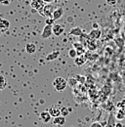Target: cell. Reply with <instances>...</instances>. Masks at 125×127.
Segmentation results:
<instances>
[{
    "mask_svg": "<svg viewBox=\"0 0 125 127\" xmlns=\"http://www.w3.org/2000/svg\"><path fill=\"white\" fill-rule=\"evenodd\" d=\"M67 86V81L64 79L63 77H56L54 81H53V87L56 91H59V92H62L63 91Z\"/></svg>",
    "mask_w": 125,
    "mask_h": 127,
    "instance_id": "obj_1",
    "label": "cell"
},
{
    "mask_svg": "<svg viewBox=\"0 0 125 127\" xmlns=\"http://www.w3.org/2000/svg\"><path fill=\"white\" fill-rule=\"evenodd\" d=\"M54 7L50 4H45V6L43 7L42 11L39 13L42 17H46V18H52L53 16V12H54Z\"/></svg>",
    "mask_w": 125,
    "mask_h": 127,
    "instance_id": "obj_2",
    "label": "cell"
},
{
    "mask_svg": "<svg viewBox=\"0 0 125 127\" xmlns=\"http://www.w3.org/2000/svg\"><path fill=\"white\" fill-rule=\"evenodd\" d=\"M61 108L62 107H60L59 105H52L47 109V111L52 117H57L61 115Z\"/></svg>",
    "mask_w": 125,
    "mask_h": 127,
    "instance_id": "obj_3",
    "label": "cell"
},
{
    "mask_svg": "<svg viewBox=\"0 0 125 127\" xmlns=\"http://www.w3.org/2000/svg\"><path fill=\"white\" fill-rule=\"evenodd\" d=\"M45 2L43 0H31V8H33L34 10H36L38 13H40L43 9V7L45 6Z\"/></svg>",
    "mask_w": 125,
    "mask_h": 127,
    "instance_id": "obj_4",
    "label": "cell"
},
{
    "mask_svg": "<svg viewBox=\"0 0 125 127\" xmlns=\"http://www.w3.org/2000/svg\"><path fill=\"white\" fill-rule=\"evenodd\" d=\"M53 33V26H50V25H46L41 32V38L42 39H48L51 37Z\"/></svg>",
    "mask_w": 125,
    "mask_h": 127,
    "instance_id": "obj_5",
    "label": "cell"
},
{
    "mask_svg": "<svg viewBox=\"0 0 125 127\" xmlns=\"http://www.w3.org/2000/svg\"><path fill=\"white\" fill-rule=\"evenodd\" d=\"M64 32V27L62 25H58V24H55L53 25V34L55 36H60L62 35Z\"/></svg>",
    "mask_w": 125,
    "mask_h": 127,
    "instance_id": "obj_6",
    "label": "cell"
},
{
    "mask_svg": "<svg viewBox=\"0 0 125 127\" xmlns=\"http://www.w3.org/2000/svg\"><path fill=\"white\" fill-rule=\"evenodd\" d=\"M39 118H40L41 122H43V123H49V122L51 121V119H52V116H51V114L48 112V111H42V112L40 113Z\"/></svg>",
    "mask_w": 125,
    "mask_h": 127,
    "instance_id": "obj_7",
    "label": "cell"
},
{
    "mask_svg": "<svg viewBox=\"0 0 125 127\" xmlns=\"http://www.w3.org/2000/svg\"><path fill=\"white\" fill-rule=\"evenodd\" d=\"M89 37L91 38V39H93V40H98L100 37H101V35H102V32L99 30V29H93L91 32H89Z\"/></svg>",
    "mask_w": 125,
    "mask_h": 127,
    "instance_id": "obj_8",
    "label": "cell"
},
{
    "mask_svg": "<svg viewBox=\"0 0 125 127\" xmlns=\"http://www.w3.org/2000/svg\"><path fill=\"white\" fill-rule=\"evenodd\" d=\"M10 28V22L6 19H0V32H6Z\"/></svg>",
    "mask_w": 125,
    "mask_h": 127,
    "instance_id": "obj_9",
    "label": "cell"
},
{
    "mask_svg": "<svg viewBox=\"0 0 125 127\" xmlns=\"http://www.w3.org/2000/svg\"><path fill=\"white\" fill-rule=\"evenodd\" d=\"M73 48L76 50L78 56H83L85 54V47L84 45H82L80 42H75L73 43Z\"/></svg>",
    "mask_w": 125,
    "mask_h": 127,
    "instance_id": "obj_10",
    "label": "cell"
},
{
    "mask_svg": "<svg viewBox=\"0 0 125 127\" xmlns=\"http://www.w3.org/2000/svg\"><path fill=\"white\" fill-rule=\"evenodd\" d=\"M62 15H63V9H62V7H58V8H56L54 10L52 18H53L54 21H57V20H60Z\"/></svg>",
    "mask_w": 125,
    "mask_h": 127,
    "instance_id": "obj_11",
    "label": "cell"
},
{
    "mask_svg": "<svg viewBox=\"0 0 125 127\" xmlns=\"http://www.w3.org/2000/svg\"><path fill=\"white\" fill-rule=\"evenodd\" d=\"M61 55V52L59 51V50H57V51H54V52H52V53H49L48 55L46 56V58H45V60L46 61H54V60H56V59H58L59 58V56Z\"/></svg>",
    "mask_w": 125,
    "mask_h": 127,
    "instance_id": "obj_12",
    "label": "cell"
},
{
    "mask_svg": "<svg viewBox=\"0 0 125 127\" xmlns=\"http://www.w3.org/2000/svg\"><path fill=\"white\" fill-rule=\"evenodd\" d=\"M53 123H54L55 125H57V126H62V125H64V123H65V117L62 116V115L54 117Z\"/></svg>",
    "mask_w": 125,
    "mask_h": 127,
    "instance_id": "obj_13",
    "label": "cell"
},
{
    "mask_svg": "<svg viewBox=\"0 0 125 127\" xmlns=\"http://www.w3.org/2000/svg\"><path fill=\"white\" fill-rule=\"evenodd\" d=\"M85 63H86V58L83 56H77L74 59V64L76 66H82L83 64H85Z\"/></svg>",
    "mask_w": 125,
    "mask_h": 127,
    "instance_id": "obj_14",
    "label": "cell"
},
{
    "mask_svg": "<svg viewBox=\"0 0 125 127\" xmlns=\"http://www.w3.org/2000/svg\"><path fill=\"white\" fill-rule=\"evenodd\" d=\"M81 34H83V32H82V29H81L80 27H75V28H72V29L69 31V35L80 36Z\"/></svg>",
    "mask_w": 125,
    "mask_h": 127,
    "instance_id": "obj_15",
    "label": "cell"
},
{
    "mask_svg": "<svg viewBox=\"0 0 125 127\" xmlns=\"http://www.w3.org/2000/svg\"><path fill=\"white\" fill-rule=\"evenodd\" d=\"M95 41H96V40H93V39H91V38L88 39L87 43L85 44L86 47L88 48V50H90V51H95V50L97 49V44H96Z\"/></svg>",
    "mask_w": 125,
    "mask_h": 127,
    "instance_id": "obj_16",
    "label": "cell"
},
{
    "mask_svg": "<svg viewBox=\"0 0 125 127\" xmlns=\"http://www.w3.org/2000/svg\"><path fill=\"white\" fill-rule=\"evenodd\" d=\"M26 51L29 54H34L36 52V45L34 43H28L26 45Z\"/></svg>",
    "mask_w": 125,
    "mask_h": 127,
    "instance_id": "obj_17",
    "label": "cell"
},
{
    "mask_svg": "<svg viewBox=\"0 0 125 127\" xmlns=\"http://www.w3.org/2000/svg\"><path fill=\"white\" fill-rule=\"evenodd\" d=\"M66 81H67V85H68L69 87H71V88H74L78 83V81L75 76H70Z\"/></svg>",
    "mask_w": 125,
    "mask_h": 127,
    "instance_id": "obj_18",
    "label": "cell"
},
{
    "mask_svg": "<svg viewBox=\"0 0 125 127\" xmlns=\"http://www.w3.org/2000/svg\"><path fill=\"white\" fill-rule=\"evenodd\" d=\"M115 124H116V122H115V117H114L113 114L111 113V114L109 115V120H108V122H107V125L105 127H115Z\"/></svg>",
    "mask_w": 125,
    "mask_h": 127,
    "instance_id": "obj_19",
    "label": "cell"
},
{
    "mask_svg": "<svg viewBox=\"0 0 125 127\" xmlns=\"http://www.w3.org/2000/svg\"><path fill=\"white\" fill-rule=\"evenodd\" d=\"M6 86H7V78L4 75L0 74V91L5 89Z\"/></svg>",
    "mask_w": 125,
    "mask_h": 127,
    "instance_id": "obj_20",
    "label": "cell"
},
{
    "mask_svg": "<svg viewBox=\"0 0 125 127\" xmlns=\"http://www.w3.org/2000/svg\"><path fill=\"white\" fill-rule=\"evenodd\" d=\"M70 111H71V109H67V107H62L61 108V115L65 117L69 114Z\"/></svg>",
    "mask_w": 125,
    "mask_h": 127,
    "instance_id": "obj_21",
    "label": "cell"
},
{
    "mask_svg": "<svg viewBox=\"0 0 125 127\" xmlns=\"http://www.w3.org/2000/svg\"><path fill=\"white\" fill-rule=\"evenodd\" d=\"M68 56H69V58H71V59H75L78 56L76 50H75L74 48H70V49L68 50Z\"/></svg>",
    "mask_w": 125,
    "mask_h": 127,
    "instance_id": "obj_22",
    "label": "cell"
},
{
    "mask_svg": "<svg viewBox=\"0 0 125 127\" xmlns=\"http://www.w3.org/2000/svg\"><path fill=\"white\" fill-rule=\"evenodd\" d=\"M117 120H122L123 118H125V111L123 110H119L116 112V117Z\"/></svg>",
    "mask_w": 125,
    "mask_h": 127,
    "instance_id": "obj_23",
    "label": "cell"
},
{
    "mask_svg": "<svg viewBox=\"0 0 125 127\" xmlns=\"http://www.w3.org/2000/svg\"><path fill=\"white\" fill-rule=\"evenodd\" d=\"M75 77H76V79H77L78 82H80L81 84H83V83L86 81V77L83 76V75H79V74H77V75H75Z\"/></svg>",
    "mask_w": 125,
    "mask_h": 127,
    "instance_id": "obj_24",
    "label": "cell"
},
{
    "mask_svg": "<svg viewBox=\"0 0 125 127\" xmlns=\"http://www.w3.org/2000/svg\"><path fill=\"white\" fill-rule=\"evenodd\" d=\"M45 23H46V25L53 26V25L55 24V21L53 20V18H46V20H45Z\"/></svg>",
    "mask_w": 125,
    "mask_h": 127,
    "instance_id": "obj_25",
    "label": "cell"
},
{
    "mask_svg": "<svg viewBox=\"0 0 125 127\" xmlns=\"http://www.w3.org/2000/svg\"><path fill=\"white\" fill-rule=\"evenodd\" d=\"M106 2H107L109 5H110V6H113V5L116 4L117 0H106Z\"/></svg>",
    "mask_w": 125,
    "mask_h": 127,
    "instance_id": "obj_26",
    "label": "cell"
},
{
    "mask_svg": "<svg viewBox=\"0 0 125 127\" xmlns=\"http://www.w3.org/2000/svg\"><path fill=\"white\" fill-rule=\"evenodd\" d=\"M12 0H0V4L2 5H9Z\"/></svg>",
    "mask_w": 125,
    "mask_h": 127,
    "instance_id": "obj_27",
    "label": "cell"
},
{
    "mask_svg": "<svg viewBox=\"0 0 125 127\" xmlns=\"http://www.w3.org/2000/svg\"><path fill=\"white\" fill-rule=\"evenodd\" d=\"M90 127H104V126L102 125V123H100V122H97V121H96V122H93Z\"/></svg>",
    "mask_w": 125,
    "mask_h": 127,
    "instance_id": "obj_28",
    "label": "cell"
},
{
    "mask_svg": "<svg viewBox=\"0 0 125 127\" xmlns=\"http://www.w3.org/2000/svg\"><path fill=\"white\" fill-rule=\"evenodd\" d=\"M115 127H124V126H123V124H122L121 122H117V123L115 124Z\"/></svg>",
    "mask_w": 125,
    "mask_h": 127,
    "instance_id": "obj_29",
    "label": "cell"
},
{
    "mask_svg": "<svg viewBox=\"0 0 125 127\" xmlns=\"http://www.w3.org/2000/svg\"><path fill=\"white\" fill-rule=\"evenodd\" d=\"M93 29H99V26L97 23H93Z\"/></svg>",
    "mask_w": 125,
    "mask_h": 127,
    "instance_id": "obj_30",
    "label": "cell"
},
{
    "mask_svg": "<svg viewBox=\"0 0 125 127\" xmlns=\"http://www.w3.org/2000/svg\"><path fill=\"white\" fill-rule=\"evenodd\" d=\"M43 1H44L46 4H50V3H51V2H53L54 0H43Z\"/></svg>",
    "mask_w": 125,
    "mask_h": 127,
    "instance_id": "obj_31",
    "label": "cell"
},
{
    "mask_svg": "<svg viewBox=\"0 0 125 127\" xmlns=\"http://www.w3.org/2000/svg\"><path fill=\"white\" fill-rule=\"evenodd\" d=\"M54 1H60V0H54Z\"/></svg>",
    "mask_w": 125,
    "mask_h": 127,
    "instance_id": "obj_32",
    "label": "cell"
}]
</instances>
